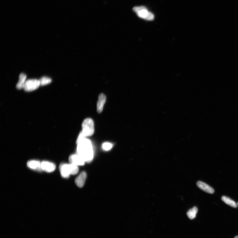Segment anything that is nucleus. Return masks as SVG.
Returning a JSON list of instances; mask_svg holds the SVG:
<instances>
[{
	"mask_svg": "<svg viewBox=\"0 0 238 238\" xmlns=\"http://www.w3.org/2000/svg\"><path fill=\"white\" fill-rule=\"evenodd\" d=\"M77 144V154L85 162L90 163L93 157V147L90 140L85 138L81 140Z\"/></svg>",
	"mask_w": 238,
	"mask_h": 238,
	"instance_id": "nucleus-1",
	"label": "nucleus"
},
{
	"mask_svg": "<svg viewBox=\"0 0 238 238\" xmlns=\"http://www.w3.org/2000/svg\"><path fill=\"white\" fill-rule=\"evenodd\" d=\"M136 13L139 17L146 20L152 21L154 19V15L149 12L147 9L144 7Z\"/></svg>",
	"mask_w": 238,
	"mask_h": 238,
	"instance_id": "nucleus-4",
	"label": "nucleus"
},
{
	"mask_svg": "<svg viewBox=\"0 0 238 238\" xmlns=\"http://www.w3.org/2000/svg\"><path fill=\"white\" fill-rule=\"evenodd\" d=\"M221 199L222 201H224L225 203L228 204V205L234 207V208H237V204L229 197L225 196H222V197Z\"/></svg>",
	"mask_w": 238,
	"mask_h": 238,
	"instance_id": "nucleus-13",
	"label": "nucleus"
},
{
	"mask_svg": "<svg viewBox=\"0 0 238 238\" xmlns=\"http://www.w3.org/2000/svg\"><path fill=\"white\" fill-rule=\"evenodd\" d=\"M27 75L21 73L19 75V80L16 85V88L18 89H21L23 88L24 85L26 81Z\"/></svg>",
	"mask_w": 238,
	"mask_h": 238,
	"instance_id": "nucleus-12",
	"label": "nucleus"
},
{
	"mask_svg": "<svg viewBox=\"0 0 238 238\" xmlns=\"http://www.w3.org/2000/svg\"><path fill=\"white\" fill-rule=\"evenodd\" d=\"M70 165H71V175H75L77 174L79 171L78 166L71 163H70Z\"/></svg>",
	"mask_w": 238,
	"mask_h": 238,
	"instance_id": "nucleus-16",
	"label": "nucleus"
},
{
	"mask_svg": "<svg viewBox=\"0 0 238 238\" xmlns=\"http://www.w3.org/2000/svg\"><path fill=\"white\" fill-rule=\"evenodd\" d=\"M198 211V209L196 206L189 210L187 213L188 217L190 219H194L196 217Z\"/></svg>",
	"mask_w": 238,
	"mask_h": 238,
	"instance_id": "nucleus-14",
	"label": "nucleus"
},
{
	"mask_svg": "<svg viewBox=\"0 0 238 238\" xmlns=\"http://www.w3.org/2000/svg\"><path fill=\"white\" fill-rule=\"evenodd\" d=\"M197 185L198 188L206 193L212 194L214 192V190L212 187L202 181L197 182Z\"/></svg>",
	"mask_w": 238,
	"mask_h": 238,
	"instance_id": "nucleus-11",
	"label": "nucleus"
},
{
	"mask_svg": "<svg viewBox=\"0 0 238 238\" xmlns=\"http://www.w3.org/2000/svg\"><path fill=\"white\" fill-rule=\"evenodd\" d=\"M112 145L111 143L108 142H106L103 143L102 145V147L104 150L108 151L112 149Z\"/></svg>",
	"mask_w": 238,
	"mask_h": 238,
	"instance_id": "nucleus-17",
	"label": "nucleus"
},
{
	"mask_svg": "<svg viewBox=\"0 0 238 238\" xmlns=\"http://www.w3.org/2000/svg\"><path fill=\"white\" fill-rule=\"evenodd\" d=\"M27 166L32 170L41 172L42 170L41 168V162L37 160H31L27 162Z\"/></svg>",
	"mask_w": 238,
	"mask_h": 238,
	"instance_id": "nucleus-8",
	"label": "nucleus"
},
{
	"mask_svg": "<svg viewBox=\"0 0 238 238\" xmlns=\"http://www.w3.org/2000/svg\"><path fill=\"white\" fill-rule=\"evenodd\" d=\"M41 168L42 171L50 173L53 172L55 169L56 166L50 162L44 161L41 162Z\"/></svg>",
	"mask_w": 238,
	"mask_h": 238,
	"instance_id": "nucleus-7",
	"label": "nucleus"
},
{
	"mask_svg": "<svg viewBox=\"0 0 238 238\" xmlns=\"http://www.w3.org/2000/svg\"><path fill=\"white\" fill-rule=\"evenodd\" d=\"M82 132L85 136H92L94 132V123L92 119L87 118L83 121L82 124Z\"/></svg>",
	"mask_w": 238,
	"mask_h": 238,
	"instance_id": "nucleus-2",
	"label": "nucleus"
},
{
	"mask_svg": "<svg viewBox=\"0 0 238 238\" xmlns=\"http://www.w3.org/2000/svg\"><path fill=\"white\" fill-rule=\"evenodd\" d=\"M40 85L39 80L29 79L26 81L23 89L27 92H30L37 89Z\"/></svg>",
	"mask_w": 238,
	"mask_h": 238,
	"instance_id": "nucleus-3",
	"label": "nucleus"
},
{
	"mask_svg": "<svg viewBox=\"0 0 238 238\" xmlns=\"http://www.w3.org/2000/svg\"><path fill=\"white\" fill-rule=\"evenodd\" d=\"M234 238H238V236H237L235 237Z\"/></svg>",
	"mask_w": 238,
	"mask_h": 238,
	"instance_id": "nucleus-18",
	"label": "nucleus"
},
{
	"mask_svg": "<svg viewBox=\"0 0 238 238\" xmlns=\"http://www.w3.org/2000/svg\"><path fill=\"white\" fill-rule=\"evenodd\" d=\"M41 86H44L50 84L52 82V79L47 77H42L39 79Z\"/></svg>",
	"mask_w": 238,
	"mask_h": 238,
	"instance_id": "nucleus-15",
	"label": "nucleus"
},
{
	"mask_svg": "<svg viewBox=\"0 0 238 238\" xmlns=\"http://www.w3.org/2000/svg\"><path fill=\"white\" fill-rule=\"evenodd\" d=\"M237 205H238V203H237Z\"/></svg>",
	"mask_w": 238,
	"mask_h": 238,
	"instance_id": "nucleus-19",
	"label": "nucleus"
},
{
	"mask_svg": "<svg viewBox=\"0 0 238 238\" xmlns=\"http://www.w3.org/2000/svg\"><path fill=\"white\" fill-rule=\"evenodd\" d=\"M69 161L70 163L78 166H83L85 162L83 159L78 154H72L70 156Z\"/></svg>",
	"mask_w": 238,
	"mask_h": 238,
	"instance_id": "nucleus-6",
	"label": "nucleus"
},
{
	"mask_svg": "<svg viewBox=\"0 0 238 238\" xmlns=\"http://www.w3.org/2000/svg\"><path fill=\"white\" fill-rule=\"evenodd\" d=\"M59 170L61 175L64 178H68L70 175H71L70 163L61 164L59 166Z\"/></svg>",
	"mask_w": 238,
	"mask_h": 238,
	"instance_id": "nucleus-5",
	"label": "nucleus"
},
{
	"mask_svg": "<svg viewBox=\"0 0 238 238\" xmlns=\"http://www.w3.org/2000/svg\"><path fill=\"white\" fill-rule=\"evenodd\" d=\"M87 177L86 172H82L75 179V182L76 185L79 188H82L84 185Z\"/></svg>",
	"mask_w": 238,
	"mask_h": 238,
	"instance_id": "nucleus-9",
	"label": "nucleus"
},
{
	"mask_svg": "<svg viewBox=\"0 0 238 238\" xmlns=\"http://www.w3.org/2000/svg\"><path fill=\"white\" fill-rule=\"evenodd\" d=\"M106 99V97L104 94L101 93L99 95L97 105V111L99 113H101L103 111Z\"/></svg>",
	"mask_w": 238,
	"mask_h": 238,
	"instance_id": "nucleus-10",
	"label": "nucleus"
}]
</instances>
